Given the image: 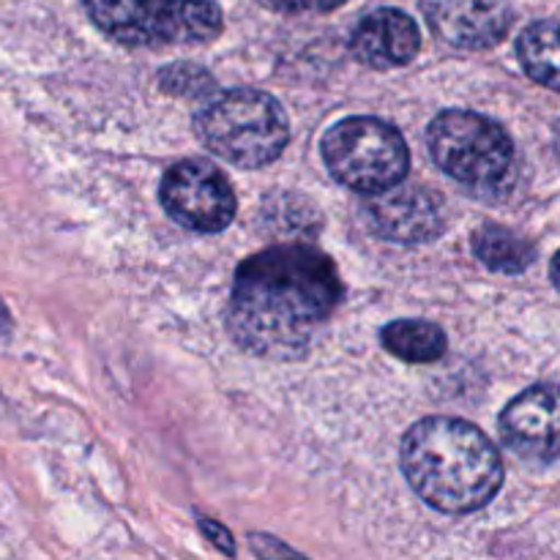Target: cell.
Wrapping results in <instances>:
<instances>
[{
	"mask_svg": "<svg viewBox=\"0 0 560 560\" xmlns=\"http://www.w3.org/2000/svg\"><path fill=\"white\" fill-rule=\"evenodd\" d=\"M164 211L186 230L222 233L235 217V191L228 175L208 162H178L159 186Z\"/></svg>",
	"mask_w": 560,
	"mask_h": 560,
	"instance_id": "obj_7",
	"label": "cell"
},
{
	"mask_svg": "<svg viewBox=\"0 0 560 560\" xmlns=\"http://www.w3.org/2000/svg\"><path fill=\"white\" fill-rule=\"evenodd\" d=\"M350 49L370 69H397L419 55L421 36L405 11L377 9L353 27Z\"/></svg>",
	"mask_w": 560,
	"mask_h": 560,
	"instance_id": "obj_11",
	"label": "cell"
},
{
	"mask_svg": "<svg viewBox=\"0 0 560 560\" xmlns=\"http://www.w3.org/2000/svg\"><path fill=\"white\" fill-rule=\"evenodd\" d=\"M399 459L405 479L421 501L443 514L479 512L503 487L495 443L465 419H421L405 435Z\"/></svg>",
	"mask_w": 560,
	"mask_h": 560,
	"instance_id": "obj_2",
	"label": "cell"
},
{
	"mask_svg": "<svg viewBox=\"0 0 560 560\" xmlns=\"http://www.w3.org/2000/svg\"><path fill=\"white\" fill-rule=\"evenodd\" d=\"M421 11L432 33L457 49H490L512 27L503 0H421Z\"/></svg>",
	"mask_w": 560,
	"mask_h": 560,
	"instance_id": "obj_10",
	"label": "cell"
},
{
	"mask_svg": "<svg viewBox=\"0 0 560 560\" xmlns=\"http://www.w3.org/2000/svg\"><path fill=\"white\" fill-rule=\"evenodd\" d=\"M474 252L490 271L523 273L534 262L536 249L528 238L501 224H485L474 233Z\"/></svg>",
	"mask_w": 560,
	"mask_h": 560,
	"instance_id": "obj_13",
	"label": "cell"
},
{
	"mask_svg": "<svg viewBox=\"0 0 560 560\" xmlns=\"http://www.w3.org/2000/svg\"><path fill=\"white\" fill-rule=\"evenodd\" d=\"M517 55L530 80L560 91V22L541 20L523 31L517 42Z\"/></svg>",
	"mask_w": 560,
	"mask_h": 560,
	"instance_id": "obj_12",
	"label": "cell"
},
{
	"mask_svg": "<svg viewBox=\"0 0 560 560\" xmlns=\"http://www.w3.org/2000/svg\"><path fill=\"white\" fill-rule=\"evenodd\" d=\"M438 167L479 195H503L517 175V151L509 131L470 109H446L427 129Z\"/></svg>",
	"mask_w": 560,
	"mask_h": 560,
	"instance_id": "obj_4",
	"label": "cell"
},
{
	"mask_svg": "<svg viewBox=\"0 0 560 560\" xmlns=\"http://www.w3.org/2000/svg\"><path fill=\"white\" fill-rule=\"evenodd\" d=\"M200 528H202V534H206L208 539H211L213 545L224 552V556H233L235 545H233V536L228 534V528H222L219 523H211V520H200Z\"/></svg>",
	"mask_w": 560,
	"mask_h": 560,
	"instance_id": "obj_17",
	"label": "cell"
},
{
	"mask_svg": "<svg viewBox=\"0 0 560 560\" xmlns=\"http://www.w3.org/2000/svg\"><path fill=\"white\" fill-rule=\"evenodd\" d=\"M503 443L528 463L560 459V386L539 383L506 405L498 419Z\"/></svg>",
	"mask_w": 560,
	"mask_h": 560,
	"instance_id": "obj_8",
	"label": "cell"
},
{
	"mask_svg": "<svg viewBox=\"0 0 560 560\" xmlns=\"http://www.w3.org/2000/svg\"><path fill=\"white\" fill-rule=\"evenodd\" d=\"M383 345L397 359L410 364H430L446 353V334L427 320H394L383 328Z\"/></svg>",
	"mask_w": 560,
	"mask_h": 560,
	"instance_id": "obj_14",
	"label": "cell"
},
{
	"mask_svg": "<svg viewBox=\"0 0 560 560\" xmlns=\"http://www.w3.org/2000/svg\"><path fill=\"white\" fill-rule=\"evenodd\" d=\"M262 5L273 11H284V14H304V11H317V14H326V11L339 9L348 0H260Z\"/></svg>",
	"mask_w": 560,
	"mask_h": 560,
	"instance_id": "obj_16",
	"label": "cell"
},
{
	"mask_svg": "<svg viewBox=\"0 0 560 560\" xmlns=\"http://www.w3.org/2000/svg\"><path fill=\"white\" fill-rule=\"evenodd\" d=\"M323 162L328 173L348 189L377 195L402 184L410 170V153L397 126L381 118H345L323 135Z\"/></svg>",
	"mask_w": 560,
	"mask_h": 560,
	"instance_id": "obj_6",
	"label": "cell"
},
{
	"mask_svg": "<svg viewBox=\"0 0 560 560\" xmlns=\"http://www.w3.org/2000/svg\"><path fill=\"white\" fill-rule=\"evenodd\" d=\"M96 22L126 47H184L222 33L217 0H82Z\"/></svg>",
	"mask_w": 560,
	"mask_h": 560,
	"instance_id": "obj_5",
	"label": "cell"
},
{
	"mask_svg": "<svg viewBox=\"0 0 560 560\" xmlns=\"http://www.w3.org/2000/svg\"><path fill=\"white\" fill-rule=\"evenodd\" d=\"M195 129L208 151L249 170L282 156L290 140L282 104L255 88H230L208 96L197 109Z\"/></svg>",
	"mask_w": 560,
	"mask_h": 560,
	"instance_id": "obj_3",
	"label": "cell"
},
{
	"mask_svg": "<svg viewBox=\"0 0 560 560\" xmlns=\"http://www.w3.org/2000/svg\"><path fill=\"white\" fill-rule=\"evenodd\" d=\"M342 301V279L328 255L282 244L246 257L230 290L228 331L241 350L293 361L310 350Z\"/></svg>",
	"mask_w": 560,
	"mask_h": 560,
	"instance_id": "obj_1",
	"label": "cell"
},
{
	"mask_svg": "<svg viewBox=\"0 0 560 560\" xmlns=\"http://www.w3.org/2000/svg\"><path fill=\"white\" fill-rule=\"evenodd\" d=\"M364 219L375 235L394 244H427L446 224L441 197L424 186H392L364 202Z\"/></svg>",
	"mask_w": 560,
	"mask_h": 560,
	"instance_id": "obj_9",
	"label": "cell"
},
{
	"mask_svg": "<svg viewBox=\"0 0 560 560\" xmlns=\"http://www.w3.org/2000/svg\"><path fill=\"white\" fill-rule=\"evenodd\" d=\"M552 282H556L558 290H560V252L556 257H552Z\"/></svg>",
	"mask_w": 560,
	"mask_h": 560,
	"instance_id": "obj_18",
	"label": "cell"
},
{
	"mask_svg": "<svg viewBox=\"0 0 560 560\" xmlns=\"http://www.w3.org/2000/svg\"><path fill=\"white\" fill-rule=\"evenodd\" d=\"M556 156H558V162H560V120H558V126H556Z\"/></svg>",
	"mask_w": 560,
	"mask_h": 560,
	"instance_id": "obj_19",
	"label": "cell"
},
{
	"mask_svg": "<svg viewBox=\"0 0 560 560\" xmlns=\"http://www.w3.org/2000/svg\"><path fill=\"white\" fill-rule=\"evenodd\" d=\"M162 88L167 93H180V96H202L213 88L211 74L200 66L180 63V66H167L162 71Z\"/></svg>",
	"mask_w": 560,
	"mask_h": 560,
	"instance_id": "obj_15",
	"label": "cell"
}]
</instances>
